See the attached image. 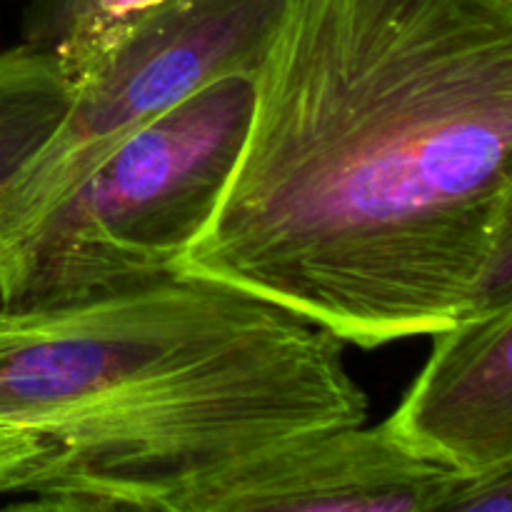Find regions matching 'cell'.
I'll use <instances>...</instances> for the list:
<instances>
[{"label":"cell","mask_w":512,"mask_h":512,"mask_svg":"<svg viewBox=\"0 0 512 512\" xmlns=\"http://www.w3.org/2000/svg\"><path fill=\"white\" fill-rule=\"evenodd\" d=\"M175 273L373 350L465 320L512 193V5L290 0Z\"/></svg>","instance_id":"obj_1"},{"label":"cell","mask_w":512,"mask_h":512,"mask_svg":"<svg viewBox=\"0 0 512 512\" xmlns=\"http://www.w3.org/2000/svg\"><path fill=\"white\" fill-rule=\"evenodd\" d=\"M345 348L283 305L185 273L0 313V430L45 453L35 493L168 498L280 445L368 423Z\"/></svg>","instance_id":"obj_2"},{"label":"cell","mask_w":512,"mask_h":512,"mask_svg":"<svg viewBox=\"0 0 512 512\" xmlns=\"http://www.w3.org/2000/svg\"><path fill=\"white\" fill-rule=\"evenodd\" d=\"M255 85L223 78L125 140L0 258V313H33L175 273L218 210Z\"/></svg>","instance_id":"obj_3"},{"label":"cell","mask_w":512,"mask_h":512,"mask_svg":"<svg viewBox=\"0 0 512 512\" xmlns=\"http://www.w3.org/2000/svg\"><path fill=\"white\" fill-rule=\"evenodd\" d=\"M290 0H165L75 93L58 133L0 198V258L125 140L223 78H255Z\"/></svg>","instance_id":"obj_4"},{"label":"cell","mask_w":512,"mask_h":512,"mask_svg":"<svg viewBox=\"0 0 512 512\" xmlns=\"http://www.w3.org/2000/svg\"><path fill=\"white\" fill-rule=\"evenodd\" d=\"M463 475L388 418L280 445L160 500L175 512H428Z\"/></svg>","instance_id":"obj_5"},{"label":"cell","mask_w":512,"mask_h":512,"mask_svg":"<svg viewBox=\"0 0 512 512\" xmlns=\"http://www.w3.org/2000/svg\"><path fill=\"white\" fill-rule=\"evenodd\" d=\"M390 423L428 458L480 473L512 458V308L433 335Z\"/></svg>","instance_id":"obj_6"},{"label":"cell","mask_w":512,"mask_h":512,"mask_svg":"<svg viewBox=\"0 0 512 512\" xmlns=\"http://www.w3.org/2000/svg\"><path fill=\"white\" fill-rule=\"evenodd\" d=\"M75 88L53 50L0 53V198L68 118Z\"/></svg>","instance_id":"obj_7"},{"label":"cell","mask_w":512,"mask_h":512,"mask_svg":"<svg viewBox=\"0 0 512 512\" xmlns=\"http://www.w3.org/2000/svg\"><path fill=\"white\" fill-rule=\"evenodd\" d=\"M163 3L165 0H90L83 23L58 50L75 93L103 70L105 60L125 35Z\"/></svg>","instance_id":"obj_8"},{"label":"cell","mask_w":512,"mask_h":512,"mask_svg":"<svg viewBox=\"0 0 512 512\" xmlns=\"http://www.w3.org/2000/svg\"><path fill=\"white\" fill-rule=\"evenodd\" d=\"M0 512H175L165 500L118 490L68 488L25 495Z\"/></svg>","instance_id":"obj_9"},{"label":"cell","mask_w":512,"mask_h":512,"mask_svg":"<svg viewBox=\"0 0 512 512\" xmlns=\"http://www.w3.org/2000/svg\"><path fill=\"white\" fill-rule=\"evenodd\" d=\"M505 308H512V193L505 200L503 213L495 225L493 243L465 320L500 313Z\"/></svg>","instance_id":"obj_10"},{"label":"cell","mask_w":512,"mask_h":512,"mask_svg":"<svg viewBox=\"0 0 512 512\" xmlns=\"http://www.w3.org/2000/svg\"><path fill=\"white\" fill-rule=\"evenodd\" d=\"M428 512H512V458L465 473Z\"/></svg>","instance_id":"obj_11"},{"label":"cell","mask_w":512,"mask_h":512,"mask_svg":"<svg viewBox=\"0 0 512 512\" xmlns=\"http://www.w3.org/2000/svg\"><path fill=\"white\" fill-rule=\"evenodd\" d=\"M90 0H28L23 10V43L58 53L78 30Z\"/></svg>","instance_id":"obj_12"},{"label":"cell","mask_w":512,"mask_h":512,"mask_svg":"<svg viewBox=\"0 0 512 512\" xmlns=\"http://www.w3.org/2000/svg\"><path fill=\"white\" fill-rule=\"evenodd\" d=\"M505 3H508V5H512V0H505Z\"/></svg>","instance_id":"obj_13"}]
</instances>
